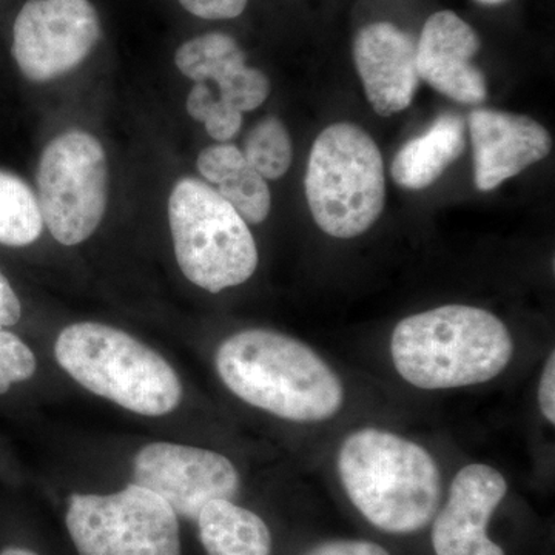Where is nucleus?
Masks as SVG:
<instances>
[{
    "label": "nucleus",
    "mask_w": 555,
    "mask_h": 555,
    "mask_svg": "<svg viewBox=\"0 0 555 555\" xmlns=\"http://www.w3.org/2000/svg\"><path fill=\"white\" fill-rule=\"evenodd\" d=\"M215 364L230 392L287 422H327L345 403L334 369L312 347L281 332H238L219 346Z\"/></svg>",
    "instance_id": "obj_1"
},
{
    "label": "nucleus",
    "mask_w": 555,
    "mask_h": 555,
    "mask_svg": "<svg viewBox=\"0 0 555 555\" xmlns=\"http://www.w3.org/2000/svg\"><path fill=\"white\" fill-rule=\"evenodd\" d=\"M401 378L423 390L459 389L499 377L514 356V339L494 313L449 305L401 320L390 338Z\"/></svg>",
    "instance_id": "obj_2"
},
{
    "label": "nucleus",
    "mask_w": 555,
    "mask_h": 555,
    "mask_svg": "<svg viewBox=\"0 0 555 555\" xmlns=\"http://www.w3.org/2000/svg\"><path fill=\"white\" fill-rule=\"evenodd\" d=\"M337 467L350 502L382 531L412 534L436 516L440 467L415 441L364 427L345 438Z\"/></svg>",
    "instance_id": "obj_3"
},
{
    "label": "nucleus",
    "mask_w": 555,
    "mask_h": 555,
    "mask_svg": "<svg viewBox=\"0 0 555 555\" xmlns=\"http://www.w3.org/2000/svg\"><path fill=\"white\" fill-rule=\"evenodd\" d=\"M54 356L80 386L134 414L163 416L181 403L182 385L166 358L120 328L72 324L57 337Z\"/></svg>",
    "instance_id": "obj_4"
},
{
    "label": "nucleus",
    "mask_w": 555,
    "mask_h": 555,
    "mask_svg": "<svg viewBox=\"0 0 555 555\" xmlns=\"http://www.w3.org/2000/svg\"><path fill=\"white\" fill-rule=\"evenodd\" d=\"M305 185L318 228L339 240L363 235L377 222L386 201L385 164L374 139L346 122L321 131Z\"/></svg>",
    "instance_id": "obj_5"
},
{
    "label": "nucleus",
    "mask_w": 555,
    "mask_h": 555,
    "mask_svg": "<svg viewBox=\"0 0 555 555\" xmlns=\"http://www.w3.org/2000/svg\"><path fill=\"white\" fill-rule=\"evenodd\" d=\"M169 222L179 269L190 283L219 294L254 276L259 261L254 235L206 181L179 179L170 193Z\"/></svg>",
    "instance_id": "obj_6"
},
{
    "label": "nucleus",
    "mask_w": 555,
    "mask_h": 555,
    "mask_svg": "<svg viewBox=\"0 0 555 555\" xmlns=\"http://www.w3.org/2000/svg\"><path fill=\"white\" fill-rule=\"evenodd\" d=\"M38 203L43 225L64 246H76L100 228L108 201V163L100 141L68 130L40 156Z\"/></svg>",
    "instance_id": "obj_7"
},
{
    "label": "nucleus",
    "mask_w": 555,
    "mask_h": 555,
    "mask_svg": "<svg viewBox=\"0 0 555 555\" xmlns=\"http://www.w3.org/2000/svg\"><path fill=\"white\" fill-rule=\"evenodd\" d=\"M65 524L79 555H181L177 514L134 483L116 494L72 495Z\"/></svg>",
    "instance_id": "obj_8"
},
{
    "label": "nucleus",
    "mask_w": 555,
    "mask_h": 555,
    "mask_svg": "<svg viewBox=\"0 0 555 555\" xmlns=\"http://www.w3.org/2000/svg\"><path fill=\"white\" fill-rule=\"evenodd\" d=\"M104 36L93 0H25L11 28V54L25 78L50 82L86 64Z\"/></svg>",
    "instance_id": "obj_9"
},
{
    "label": "nucleus",
    "mask_w": 555,
    "mask_h": 555,
    "mask_svg": "<svg viewBox=\"0 0 555 555\" xmlns=\"http://www.w3.org/2000/svg\"><path fill=\"white\" fill-rule=\"evenodd\" d=\"M134 485L159 495L185 520H198L214 500H233L240 492L238 469L208 449L178 443H152L134 459Z\"/></svg>",
    "instance_id": "obj_10"
},
{
    "label": "nucleus",
    "mask_w": 555,
    "mask_h": 555,
    "mask_svg": "<svg viewBox=\"0 0 555 555\" xmlns=\"http://www.w3.org/2000/svg\"><path fill=\"white\" fill-rule=\"evenodd\" d=\"M506 492L505 477L495 467L481 463L462 467L434 521L436 555H505L486 528Z\"/></svg>",
    "instance_id": "obj_11"
},
{
    "label": "nucleus",
    "mask_w": 555,
    "mask_h": 555,
    "mask_svg": "<svg viewBox=\"0 0 555 555\" xmlns=\"http://www.w3.org/2000/svg\"><path fill=\"white\" fill-rule=\"evenodd\" d=\"M481 49L477 31L454 11L430 14L416 42L420 79L460 104L477 105L488 96L483 72L473 60Z\"/></svg>",
    "instance_id": "obj_12"
},
{
    "label": "nucleus",
    "mask_w": 555,
    "mask_h": 555,
    "mask_svg": "<svg viewBox=\"0 0 555 555\" xmlns=\"http://www.w3.org/2000/svg\"><path fill=\"white\" fill-rule=\"evenodd\" d=\"M474 145V182L480 192H491L545 159L553 139L545 127L528 116L496 109H476L469 116Z\"/></svg>",
    "instance_id": "obj_13"
},
{
    "label": "nucleus",
    "mask_w": 555,
    "mask_h": 555,
    "mask_svg": "<svg viewBox=\"0 0 555 555\" xmlns=\"http://www.w3.org/2000/svg\"><path fill=\"white\" fill-rule=\"evenodd\" d=\"M353 61L379 116L397 115L414 101L420 83L416 43L397 25L374 22L361 28L353 40Z\"/></svg>",
    "instance_id": "obj_14"
},
{
    "label": "nucleus",
    "mask_w": 555,
    "mask_h": 555,
    "mask_svg": "<svg viewBox=\"0 0 555 555\" xmlns=\"http://www.w3.org/2000/svg\"><path fill=\"white\" fill-rule=\"evenodd\" d=\"M173 62L193 82H217L219 100L241 113L258 108L269 98L268 76L248 67L246 51L230 33L211 30L189 36L175 49Z\"/></svg>",
    "instance_id": "obj_15"
},
{
    "label": "nucleus",
    "mask_w": 555,
    "mask_h": 555,
    "mask_svg": "<svg viewBox=\"0 0 555 555\" xmlns=\"http://www.w3.org/2000/svg\"><path fill=\"white\" fill-rule=\"evenodd\" d=\"M466 149L465 120L454 113H444L433 126L406 142L393 158L390 173L400 188H430Z\"/></svg>",
    "instance_id": "obj_16"
},
{
    "label": "nucleus",
    "mask_w": 555,
    "mask_h": 555,
    "mask_svg": "<svg viewBox=\"0 0 555 555\" xmlns=\"http://www.w3.org/2000/svg\"><path fill=\"white\" fill-rule=\"evenodd\" d=\"M196 167L201 177L217 185L215 190L247 224H259L269 217L272 195L268 182L236 145L219 142L204 149Z\"/></svg>",
    "instance_id": "obj_17"
},
{
    "label": "nucleus",
    "mask_w": 555,
    "mask_h": 555,
    "mask_svg": "<svg viewBox=\"0 0 555 555\" xmlns=\"http://www.w3.org/2000/svg\"><path fill=\"white\" fill-rule=\"evenodd\" d=\"M199 539L207 555H270L272 534L257 514L230 500H214L201 511Z\"/></svg>",
    "instance_id": "obj_18"
},
{
    "label": "nucleus",
    "mask_w": 555,
    "mask_h": 555,
    "mask_svg": "<svg viewBox=\"0 0 555 555\" xmlns=\"http://www.w3.org/2000/svg\"><path fill=\"white\" fill-rule=\"evenodd\" d=\"M42 230L38 196L30 185L16 175L0 170V244L28 246L42 235Z\"/></svg>",
    "instance_id": "obj_19"
},
{
    "label": "nucleus",
    "mask_w": 555,
    "mask_h": 555,
    "mask_svg": "<svg viewBox=\"0 0 555 555\" xmlns=\"http://www.w3.org/2000/svg\"><path fill=\"white\" fill-rule=\"evenodd\" d=\"M243 155L262 178H283L294 159V147L286 126L275 116L259 120L248 131Z\"/></svg>",
    "instance_id": "obj_20"
},
{
    "label": "nucleus",
    "mask_w": 555,
    "mask_h": 555,
    "mask_svg": "<svg viewBox=\"0 0 555 555\" xmlns=\"http://www.w3.org/2000/svg\"><path fill=\"white\" fill-rule=\"evenodd\" d=\"M188 113L206 127L208 137L228 142L243 127V113L211 93L207 83H196L188 96Z\"/></svg>",
    "instance_id": "obj_21"
},
{
    "label": "nucleus",
    "mask_w": 555,
    "mask_h": 555,
    "mask_svg": "<svg viewBox=\"0 0 555 555\" xmlns=\"http://www.w3.org/2000/svg\"><path fill=\"white\" fill-rule=\"evenodd\" d=\"M36 357L30 347L11 332L0 331V396L16 383L30 379L36 372Z\"/></svg>",
    "instance_id": "obj_22"
},
{
    "label": "nucleus",
    "mask_w": 555,
    "mask_h": 555,
    "mask_svg": "<svg viewBox=\"0 0 555 555\" xmlns=\"http://www.w3.org/2000/svg\"><path fill=\"white\" fill-rule=\"evenodd\" d=\"M179 10L193 20L222 22L240 20L250 0H173Z\"/></svg>",
    "instance_id": "obj_23"
},
{
    "label": "nucleus",
    "mask_w": 555,
    "mask_h": 555,
    "mask_svg": "<svg viewBox=\"0 0 555 555\" xmlns=\"http://www.w3.org/2000/svg\"><path fill=\"white\" fill-rule=\"evenodd\" d=\"M306 555H390L385 547L367 540H332L312 547Z\"/></svg>",
    "instance_id": "obj_24"
},
{
    "label": "nucleus",
    "mask_w": 555,
    "mask_h": 555,
    "mask_svg": "<svg viewBox=\"0 0 555 555\" xmlns=\"http://www.w3.org/2000/svg\"><path fill=\"white\" fill-rule=\"evenodd\" d=\"M539 404L543 416L554 425L555 423V353H550L543 367L539 385Z\"/></svg>",
    "instance_id": "obj_25"
},
{
    "label": "nucleus",
    "mask_w": 555,
    "mask_h": 555,
    "mask_svg": "<svg viewBox=\"0 0 555 555\" xmlns=\"http://www.w3.org/2000/svg\"><path fill=\"white\" fill-rule=\"evenodd\" d=\"M22 308L16 292L11 287L10 281L0 270V331L3 327L14 326L21 320Z\"/></svg>",
    "instance_id": "obj_26"
},
{
    "label": "nucleus",
    "mask_w": 555,
    "mask_h": 555,
    "mask_svg": "<svg viewBox=\"0 0 555 555\" xmlns=\"http://www.w3.org/2000/svg\"><path fill=\"white\" fill-rule=\"evenodd\" d=\"M0 555H39V554H36L35 551L27 550V547L9 546V547H3V550L0 551Z\"/></svg>",
    "instance_id": "obj_27"
},
{
    "label": "nucleus",
    "mask_w": 555,
    "mask_h": 555,
    "mask_svg": "<svg viewBox=\"0 0 555 555\" xmlns=\"http://www.w3.org/2000/svg\"><path fill=\"white\" fill-rule=\"evenodd\" d=\"M477 2L483 3V5H500V3H505L506 0H477Z\"/></svg>",
    "instance_id": "obj_28"
}]
</instances>
